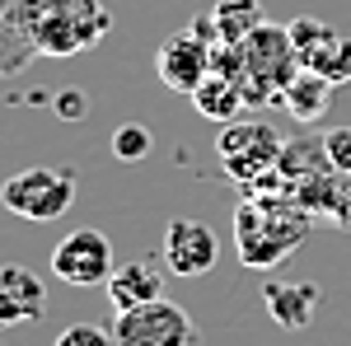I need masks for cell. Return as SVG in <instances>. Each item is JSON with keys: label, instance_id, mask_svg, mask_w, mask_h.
Returning <instances> with one entry per match:
<instances>
[{"label": "cell", "instance_id": "18", "mask_svg": "<svg viewBox=\"0 0 351 346\" xmlns=\"http://www.w3.org/2000/svg\"><path fill=\"white\" fill-rule=\"evenodd\" d=\"M286 33H291V42H295L300 61H304L309 52H319L328 38H332V28H328L324 19H314V14H300V19H291V24H286Z\"/></svg>", "mask_w": 351, "mask_h": 346}, {"label": "cell", "instance_id": "14", "mask_svg": "<svg viewBox=\"0 0 351 346\" xmlns=\"http://www.w3.org/2000/svg\"><path fill=\"white\" fill-rule=\"evenodd\" d=\"M188 99L197 103V112H202V117H211V122H220V127H225V122H234V117L243 112L239 80H234V75H220V71H211V75L197 84Z\"/></svg>", "mask_w": 351, "mask_h": 346}, {"label": "cell", "instance_id": "6", "mask_svg": "<svg viewBox=\"0 0 351 346\" xmlns=\"http://www.w3.org/2000/svg\"><path fill=\"white\" fill-rule=\"evenodd\" d=\"M211 47H216L211 14H206V19H192V24L178 28L169 42H160V56H155L160 80L169 84L173 94H192L197 84L211 75Z\"/></svg>", "mask_w": 351, "mask_h": 346}, {"label": "cell", "instance_id": "16", "mask_svg": "<svg viewBox=\"0 0 351 346\" xmlns=\"http://www.w3.org/2000/svg\"><path fill=\"white\" fill-rule=\"evenodd\" d=\"M304 66H309V71H319L324 80H332L337 89H342V84H351V38L332 33L324 47H319V52L304 56Z\"/></svg>", "mask_w": 351, "mask_h": 346}, {"label": "cell", "instance_id": "13", "mask_svg": "<svg viewBox=\"0 0 351 346\" xmlns=\"http://www.w3.org/2000/svg\"><path fill=\"white\" fill-rule=\"evenodd\" d=\"M332 89H337L332 80H324L309 66H300V75L281 89V108H291V117H300V122H319L328 112V103H332Z\"/></svg>", "mask_w": 351, "mask_h": 346}, {"label": "cell", "instance_id": "19", "mask_svg": "<svg viewBox=\"0 0 351 346\" xmlns=\"http://www.w3.org/2000/svg\"><path fill=\"white\" fill-rule=\"evenodd\" d=\"M52 346H117L112 342V328H99V323H71L56 332Z\"/></svg>", "mask_w": 351, "mask_h": 346}, {"label": "cell", "instance_id": "10", "mask_svg": "<svg viewBox=\"0 0 351 346\" xmlns=\"http://www.w3.org/2000/svg\"><path fill=\"white\" fill-rule=\"evenodd\" d=\"M47 314V286L33 267L5 262L0 267V328H19V323H38Z\"/></svg>", "mask_w": 351, "mask_h": 346}, {"label": "cell", "instance_id": "8", "mask_svg": "<svg viewBox=\"0 0 351 346\" xmlns=\"http://www.w3.org/2000/svg\"><path fill=\"white\" fill-rule=\"evenodd\" d=\"M117 253L104 230H71L52 248V276L66 286H108Z\"/></svg>", "mask_w": 351, "mask_h": 346}, {"label": "cell", "instance_id": "3", "mask_svg": "<svg viewBox=\"0 0 351 346\" xmlns=\"http://www.w3.org/2000/svg\"><path fill=\"white\" fill-rule=\"evenodd\" d=\"M75 192H80V178L75 169L66 164H38V169H24L14 178L0 183V206L19 220H33V225H52L75 206Z\"/></svg>", "mask_w": 351, "mask_h": 346}, {"label": "cell", "instance_id": "21", "mask_svg": "<svg viewBox=\"0 0 351 346\" xmlns=\"http://www.w3.org/2000/svg\"><path fill=\"white\" fill-rule=\"evenodd\" d=\"M52 108H56L61 122H80L84 112H89V94H84V89H56Z\"/></svg>", "mask_w": 351, "mask_h": 346}, {"label": "cell", "instance_id": "4", "mask_svg": "<svg viewBox=\"0 0 351 346\" xmlns=\"http://www.w3.org/2000/svg\"><path fill=\"white\" fill-rule=\"evenodd\" d=\"M281 145L286 140L271 132V122H225L216 132V160L225 178H234L239 187H258L276 173Z\"/></svg>", "mask_w": 351, "mask_h": 346}, {"label": "cell", "instance_id": "20", "mask_svg": "<svg viewBox=\"0 0 351 346\" xmlns=\"http://www.w3.org/2000/svg\"><path fill=\"white\" fill-rule=\"evenodd\" d=\"M324 150H328V160H332V169L351 178V127H332L324 136Z\"/></svg>", "mask_w": 351, "mask_h": 346}, {"label": "cell", "instance_id": "22", "mask_svg": "<svg viewBox=\"0 0 351 346\" xmlns=\"http://www.w3.org/2000/svg\"><path fill=\"white\" fill-rule=\"evenodd\" d=\"M342 225L351 230V192H347V215H342Z\"/></svg>", "mask_w": 351, "mask_h": 346}, {"label": "cell", "instance_id": "9", "mask_svg": "<svg viewBox=\"0 0 351 346\" xmlns=\"http://www.w3.org/2000/svg\"><path fill=\"white\" fill-rule=\"evenodd\" d=\"M160 258H164V267H169V276L197 281V276H206V271L220 262V239H216V230H211L206 220L178 215V220H169Z\"/></svg>", "mask_w": 351, "mask_h": 346}, {"label": "cell", "instance_id": "12", "mask_svg": "<svg viewBox=\"0 0 351 346\" xmlns=\"http://www.w3.org/2000/svg\"><path fill=\"white\" fill-rule=\"evenodd\" d=\"M263 304H267L271 323H281V328L300 332V328H309V323H314L319 286H314V281H267Z\"/></svg>", "mask_w": 351, "mask_h": 346}, {"label": "cell", "instance_id": "7", "mask_svg": "<svg viewBox=\"0 0 351 346\" xmlns=\"http://www.w3.org/2000/svg\"><path fill=\"white\" fill-rule=\"evenodd\" d=\"M300 66H304V61H300L286 24H267V19H263V24L239 42V71L253 75V80H263V84H271V89H286V84L300 75Z\"/></svg>", "mask_w": 351, "mask_h": 346}, {"label": "cell", "instance_id": "5", "mask_svg": "<svg viewBox=\"0 0 351 346\" xmlns=\"http://www.w3.org/2000/svg\"><path fill=\"white\" fill-rule=\"evenodd\" d=\"M117 346H197V323L178 299H145L136 309H117L112 319Z\"/></svg>", "mask_w": 351, "mask_h": 346}, {"label": "cell", "instance_id": "17", "mask_svg": "<svg viewBox=\"0 0 351 346\" xmlns=\"http://www.w3.org/2000/svg\"><path fill=\"white\" fill-rule=\"evenodd\" d=\"M112 160L122 164H141L150 150H155V136H150V127H141V122H122L117 132H112Z\"/></svg>", "mask_w": 351, "mask_h": 346}, {"label": "cell", "instance_id": "15", "mask_svg": "<svg viewBox=\"0 0 351 346\" xmlns=\"http://www.w3.org/2000/svg\"><path fill=\"white\" fill-rule=\"evenodd\" d=\"M258 24H263V5H258V0H216V5H211V28H216V42L239 47V42Z\"/></svg>", "mask_w": 351, "mask_h": 346}, {"label": "cell", "instance_id": "11", "mask_svg": "<svg viewBox=\"0 0 351 346\" xmlns=\"http://www.w3.org/2000/svg\"><path fill=\"white\" fill-rule=\"evenodd\" d=\"M164 276H169V267H160V258H132V262H117L108 276V304L112 314L117 309H136V304H145V299H160L164 295Z\"/></svg>", "mask_w": 351, "mask_h": 346}, {"label": "cell", "instance_id": "2", "mask_svg": "<svg viewBox=\"0 0 351 346\" xmlns=\"http://www.w3.org/2000/svg\"><path fill=\"white\" fill-rule=\"evenodd\" d=\"M309 225H314V215L304 211L286 187H281V197H271V201L258 197V192H248L239 201V211H234V239H239L243 267L267 271V267L286 262L300 243H304Z\"/></svg>", "mask_w": 351, "mask_h": 346}, {"label": "cell", "instance_id": "1", "mask_svg": "<svg viewBox=\"0 0 351 346\" xmlns=\"http://www.w3.org/2000/svg\"><path fill=\"white\" fill-rule=\"evenodd\" d=\"M112 28L104 0H0V80L33 56H80Z\"/></svg>", "mask_w": 351, "mask_h": 346}]
</instances>
